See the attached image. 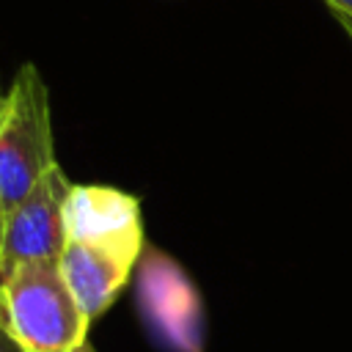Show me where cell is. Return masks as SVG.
Returning a JSON list of instances; mask_svg holds the SVG:
<instances>
[{
    "label": "cell",
    "instance_id": "obj_1",
    "mask_svg": "<svg viewBox=\"0 0 352 352\" xmlns=\"http://www.w3.org/2000/svg\"><path fill=\"white\" fill-rule=\"evenodd\" d=\"M52 165L58 160L50 91L38 69L22 63L8 85L6 113L0 118V228Z\"/></svg>",
    "mask_w": 352,
    "mask_h": 352
},
{
    "label": "cell",
    "instance_id": "obj_2",
    "mask_svg": "<svg viewBox=\"0 0 352 352\" xmlns=\"http://www.w3.org/2000/svg\"><path fill=\"white\" fill-rule=\"evenodd\" d=\"M0 316L28 352H74L91 319L77 305L60 261L30 264L0 283Z\"/></svg>",
    "mask_w": 352,
    "mask_h": 352
},
{
    "label": "cell",
    "instance_id": "obj_3",
    "mask_svg": "<svg viewBox=\"0 0 352 352\" xmlns=\"http://www.w3.org/2000/svg\"><path fill=\"white\" fill-rule=\"evenodd\" d=\"M69 176L52 165L33 192L6 217L0 228V283L22 267L60 261L66 248V198Z\"/></svg>",
    "mask_w": 352,
    "mask_h": 352
},
{
    "label": "cell",
    "instance_id": "obj_4",
    "mask_svg": "<svg viewBox=\"0 0 352 352\" xmlns=\"http://www.w3.org/2000/svg\"><path fill=\"white\" fill-rule=\"evenodd\" d=\"M66 242L135 267L146 248L138 195L110 184H72L66 198Z\"/></svg>",
    "mask_w": 352,
    "mask_h": 352
},
{
    "label": "cell",
    "instance_id": "obj_5",
    "mask_svg": "<svg viewBox=\"0 0 352 352\" xmlns=\"http://www.w3.org/2000/svg\"><path fill=\"white\" fill-rule=\"evenodd\" d=\"M60 270H63V278H66L77 305L94 322L118 300V294L126 289L135 267H129L107 253L91 250L85 245L66 242L63 256H60Z\"/></svg>",
    "mask_w": 352,
    "mask_h": 352
},
{
    "label": "cell",
    "instance_id": "obj_6",
    "mask_svg": "<svg viewBox=\"0 0 352 352\" xmlns=\"http://www.w3.org/2000/svg\"><path fill=\"white\" fill-rule=\"evenodd\" d=\"M0 352H28L19 341H16V336L6 327V322H3V316H0Z\"/></svg>",
    "mask_w": 352,
    "mask_h": 352
},
{
    "label": "cell",
    "instance_id": "obj_7",
    "mask_svg": "<svg viewBox=\"0 0 352 352\" xmlns=\"http://www.w3.org/2000/svg\"><path fill=\"white\" fill-rule=\"evenodd\" d=\"M324 3H327L330 14H333V11H341V14L352 16V0H324Z\"/></svg>",
    "mask_w": 352,
    "mask_h": 352
},
{
    "label": "cell",
    "instance_id": "obj_8",
    "mask_svg": "<svg viewBox=\"0 0 352 352\" xmlns=\"http://www.w3.org/2000/svg\"><path fill=\"white\" fill-rule=\"evenodd\" d=\"M333 16L338 19V25L346 30V36L352 38V16H346V14H341V11H333Z\"/></svg>",
    "mask_w": 352,
    "mask_h": 352
},
{
    "label": "cell",
    "instance_id": "obj_9",
    "mask_svg": "<svg viewBox=\"0 0 352 352\" xmlns=\"http://www.w3.org/2000/svg\"><path fill=\"white\" fill-rule=\"evenodd\" d=\"M6 102H8V91H0V118L6 113Z\"/></svg>",
    "mask_w": 352,
    "mask_h": 352
},
{
    "label": "cell",
    "instance_id": "obj_10",
    "mask_svg": "<svg viewBox=\"0 0 352 352\" xmlns=\"http://www.w3.org/2000/svg\"><path fill=\"white\" fill-rule=\"evenodd\" d=\"M74 352H96V349H94V344H91V341H85V344H82L80 349H74Z\"/></svg>",
    "mask_w": 352,
    "mask_h": 352
}]
</instances>
